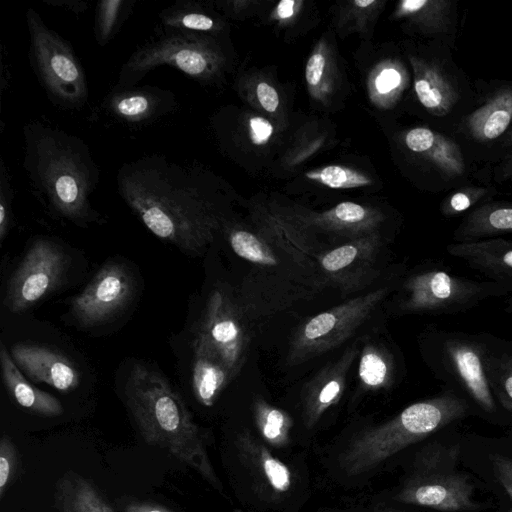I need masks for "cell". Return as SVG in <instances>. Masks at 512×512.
Here are the masks:
<instances>
[{"label": "cell", "instance_id": "obj_1", "mask_svg": "<svg viewBox=\"0 0 512 512\" xmlns=\"http://www.w3.org/2000/svg\"><path fill=\"white\" fill-rule=\"evenodd\" d=\"M116 180L148 230L183 253L202 254L224 223L217 183L198 166L153 154L124 163Z\"/></svg>", "mask_w": 512, "mask_h": 512}, {"label": "cell", "instance_id": "obj_2", "mask_svg": "<svg viewBox=\"0 0 512 512\" xmlns=\"http://www.w3.org/2000/svg\"><path fill=\"white\" fill-rule=\"evenodd\" d=\"M23 137V167L47 207L78 226L101 221L90 201L100 172L87 143L39 120L25 124Z\"/></svg>", "mask_w": 512, "mask_h": 512}, {"label": "cell", "instance_id": "obj_3", "mask_svg": "<svg viewBox=\"0 0 512 512\" xmlns=\"http://www.w3.org/2000/svg\"><path fill=\"white\" fill-rule=\"evenodd\" d=\"M126 404L146 442L160 446L221 490L201 429L180 395L154 369L135 363L125 385Z\"/></svg>", "mask_w": 512, "mask_h": 512}, {"label": "cell", "instance_id": "obj_4", "mask_svg": "<svg viewBox=\"0 0 512 512\" xmlns=\"http://www.w3.org/2000/svg\"><path fill=\"white\" fill-rule=\"evenodd\" d=\"M469 410L468 402L450 389L415 402L391 420L361 432L342 454L341 467L348 476L366 473L407 446L464 418Z\"/></svg>", "mask_w": 512, "mask_h": 512}, {"label": "cell", "instance_id": "obj_5", "mask_svg": "<svg viewBox=\"0 0 512 512\" xmlns=\"http://www.w3.org/2000/svg\"><path fill=\"white\" fill-rule=\"evenodd\" d=\"M412 48L407 60L416 104L427 125L450 135L474 104V81L454 60L450 47L424 41Z\"/></svg>", "mask_w": 512, "mask_h": 512}, {"label": "cell", "instance_id": "obj_6", "mask_svg": "<svg viewBox=\"0 0 512 512\" xmlns=\"http://www.w3.org/2000/svg\"><path fill=\"white\" fill-rule=\"evenodd\" d=\"M492 334L434 329L423 336L422 350L433 374L469 406L487 414L497 411L487 371Z\"/></svg>", "mask_w": 512, "mask_h": 512}, {"label": "cell", "instance_id": "obj_7", "mask_svg": "<svg viewBox=\"0 0 512 512\" xmlns=\"http://www.w3.org/2000/svg\"><path fill=\"white\" fill-rule=\"evenodd\" d=\"M227 64L217 38L185 30L164 29L138 47L122 65L116 87H132L151 70L171 66L201 84L216 83Z\"/></svg>", "mask_w": 512, "mask_h": 512}, {"label": "cell", "instance_id": "obj_8", "mask_svg": "<svg viewBox=\"0 0 512 512\" xmlns=\"http://www.w3.org/2000/svg\"><path fill=\"white\" fill-rule=\"evenodd\" d=\"M506 295H511V291L501 284L462 277L433 262L404 278L397 310L404 314L454 315L471 310L490 298Z\"/></svg>", "mask_w": 512, "mask_h": 512}, {"label": "cell", "instance_id": "obj_9", "mask_svg": "<svg viewBox=\"0 0 512 512\" xmlns=\"http://www.w3.org/2000/svg\"><path fill=\"white\" fill-rule=\"evenodd\" d=\"M26 23L30 64L48 99L62 109H81L88 100V83L73 48L32 8L26 11Z\"/></svg>", "mask_w": 512, "mask_h": 512}, {"label": "cell", "instance_id": "obj_10", "mask_svg": "<svg viewBox=\"0 0 512 512\" xmlns=\"http://www.w3.org/2000/svg\"><path fill=\"white\" fill-rule=\"evenodd\" d=\"M474 87V104L450 136L471 163L492 167L512 128V80L477 79Z\"/></svg>", "mask_w": 512, "mask_h": 512}, {"label": "cell", "instance_id": "obj_11", "mask_svg": "<svg viewBox=\"0 0 512 512\" xmlns=\"http://www.w3.org/2000/svg\"><path fill=\"white\" fill-rule=\"evenodd\" d=\"M400 141L421 184L431 192H450L476 181H491L490 172L471 163L447 133L427 124L406 129Z\"/></svg>", "mask_w": 512, "mask_h": 512}, {"label": "cell", "instance_id": "obj_12", "mask_svg": "<svg viewBox=\"0 0 512 512\" xmlns=\"http://www.w3.org/2000/svg\"><path fill=\"white\" fill-rule=\"evenodd\" d=\"M459 447H438L422 453L414 474L395 499L399 502L444 512L477 511L481 503L473 499L475 487L468 476L454 470Z\"/></svg>", "mask_w": 512, "mask_h": 512}, {"label": "cell", "instance_id": "obj_13", "mask_svg": "<svg viewBox=\"0 0 512 512\" xmlns=\"http://www.w3.org/2000/svg\"><path fill=\"white\" fill-rule=\"evenodd\" d=\"M390 292L389 286L379 287L306 319L297 327L290 340L288 364H303L343 344Z\"/></svg>", "mask_w": 512, "mask_h": 512}, {"label": "cell", "instance_id": "obj_14", "mask_svg": "<svg viewBox=\"0 0 512 512\" xmlns=\"http://www.w3.org/2000/svg\"><path fill=\"white\" fill-rule=\"evenodd\" d=\"M68 263L58 244L43 238L36 240L8 282L6 308L20 313L43 300L62 284Z\"/></svg>", "mask_w": 512, "mask_h": 512}, {"label": "cell", "instance_id": "obj_15", "mask_svg": "<svg viewBox=\"0 0 512 512\" xmlns=\"http://www.w3.org/2000/svg\"><path fill=\"white\" fill-rule=\"evenodd\" d=\"M135 279L128 267L118 261L105 264L70 305L72 318L81 327L106 323L131 302Z\"/></svg>", "mask_w": 512, "mask_h": 512}, {"label": "cell", "instance_id": "obj_16", "mask_svg": "<svg viewBox=\"0 0 512 512\" xmlns=\"http://www.w3.org/2000/svg\"><path fill=\"white\" fill-rule=\"evenodd\" d=\"M197 334L217 352L233 379L247 358L250 336L243 309L224 290H214L206 303Z\"/></svg>", "mask_w": 512, "mask_h": 512}, {"label": "cell", "instance_id": "obj_17", "mask_svg": "<svg viewBox=\"0 0 512 512\" xmlns=\"http://www.w3.org/2000/svg\"><path fill=\"white\" fill-rule=\"evenodd\" d=\"M382 245L378 232L322 251L317 263L326 282L343 294H350L365 288L377 277Z\"/></svg>", "mask_w": 512, "mask_h": 512}, {"label": "cell", "instance_id": "obj_18", "mask_svg": "<svg viewBox=\"0 0 512 512\" xmlns=\"http://www.w3.org/2000/svg\"><path fill=\"white\" fill-rule=\"evenodd\" d=\"M103 109L112 119L125 125L138 126L176 110L175 94L156 86H114L105 96Z\"/></svg>", "mask_w": 512, "mask_h": 512}, {"label": "cell", "instance_id": "obj_19", "mask_svg": "<svg viewBox=\"0 0 512 512\" xmlns=\"http://www.w3.org/2000/svg\"><path fill=\"white\" fill-rule=\"evenodd\" d=\"M394 17L404 21L407 30L425 42L456 48L459 31L458 2L455 0H402Z\"/></svg>", "mask_w": 512, "mask_h": 512}, {"label": "cell", "instance_id": "obj_20", "mask_svg": "<svg viewBox=\"0 0 512 512\" xmlns=\"http://www.w3.org/2000/svg\"><path fill=\"white\" fill-rule=\"evenodd\" d=\"M293 217L308 230L317 229L348 241L378 233L384 221L379 210L351 201L323 212H297Z\"/></svg>", "mask_w": 512, "mask_h": 512}, {"label": "cell", "instance_id": "obj_21", "mask_svg": "<svg viewBox=\"0 0 512 512\" xmlns=\"http://www.w3.org/2000/svg\"><path fill=\"white\" fill-rule=\"evenodd\" d=\"M16 365L37 382L46 383L61 392H69L80 383V373L65 355L44 346L16 344L11 349Z\"/></svg>", "mask_w": 512, "mask_h": 512}, {"label": "cell", "instance_id": "obj_22", "mask_svg": "<svg viewBox=\"0 0 512 512\" xmlns=\"http://www.w3.org/2000/svg\"><path fill=\"white\" fill-rule=\"evenodd\" d=\"M447 253L462 259L471 269L490 281L508 288L512 295V240L494 237L468 242H453Z\"/></svg>", "mask_w": 512, "mask_h": 512}, {"label": "cell", "instance_id": "obj_23", "mask_svg": "<svg viewBox=\"0 0 512 512\" xmlns=\"http://www.w3.org/2000/svg\"><path fill=\"white\" fill-rule=\"evenodd\" d=\"M358 355L359 348L356 343L346 349L340 358L319 371L308 383L303 397L304 419L308 428L313 427L341 399L349 369Z\"/></svg>", "mask_w": 512, "mask_h": 512}, {"label": "cell", "instance_id": "obj_24", "mask_svg": "<svg viewBox=\"0 0 512 512\" xmlns=\"http://www.w3.org/2000/svg\"><path fill=\"white\" fill-rule=\"evenodd\" d=\"M234 380L229 369L199 334L193 342L192 388L197 401L203 406H212L224 388Z\"/></svg>", "mask_w": 512, "mask_h": 512}, {"label": "cell", "instance_id": "obj_25", "mask_svg": "<svg viewBox=\"0 0 512 512\" xmlns=\"http://www.w3.org/2000/svg\"><path fill=\"white\" fill-rule=\"evenodd\" d=\"M512 235V200L493 199L463 216L453 231L454 242Z\"/></svg>", "mask_w": 512, "mask_h": 512}, {"label": "cell", "instance_id": "obj_26", "mask_svg": "<svg viewBox=\"0 0 512 512\" xmlns=\"http://www.w3.org/2000/svg\"><path fill=\"white\" fill-rule=\"evenodd\" d=\"M0 365L4 385L19 406L46 417L63 413V407L57 398L34 387L25 379L4 345L0 349Z\"/></svg>", "mask_w": 512, "mask_h": 512}, {"label": "cell", "instance_id": "obj_27", "mask_svg": "<svg viewBox=\"0 0 512 512\" xmlns=\"http://www.w3.org/2000/svg\"><path fill=\"white\" fill-rule=\"evenodd\" d=\"M162 28L185 30L217 37L224 30V22L201 3L179 0L159 13Z\"/></svg>", "mask_w": 512, "mask_h": 512}, {"label": "cell", "instance_id": "obj_28", "mask_svg": "<svg viewBox=\"0 0 512 512\" xmlns=\"http://www.w3.org/2000/svg\"><path fill=\"white\" fill-rule=\"evenodd\" d=\"M410 83V74L398 59H386L378 63L367 80L371 102L379 108L389 109L396 105Z\"/></svg>", "mask_w": 512, "mask_h": 512}, {"label": "cell", "instance_id": "obj_29", "mask_svg": "<svg viewBox=\"0 0 512 512\" xmlns=\"http://www.w3.org/2000/svg\"><path fill=\"white\" fill-rule=\"evenodd\" d=\"M487 371L497 402L512 415V342L492 336Z\"/></svg>", "mask_w": 512, "mask_h": 512}, {"label": "cell", "instance_id": "obj_30", "mask_svg": "<svg viewBox=\"0 0 512 512\" xmlns=\"http://www.w3.org/2000/svg\"><path fill=\"white\" fill-rule=\"evenodd\" d=\"M242 455L249 458L253 468L276 493L287 492L292 483L289 468L263 445L244 434L239 440Z\"/></svg>", "mask_w": 512, "mask_h": 512}, {"label": "cell", "instance_id": "obj_31", "mask_svg": "<svg viewBox=\"0 0 512 512\" xmlns=\"http://www.w3.org/2000/svg\"><path fill=\"white\" fill-rule=\"evenodd\" d=\"M358 364V377L364 390L377 391L392 385L395 365L386 348L375 343H366L359 354Z\"/></svg>", "mask_w": 512, "mask_h": 512}, {"label": "cell", "instance_id": "obj_32", "mask_svg": "<svg viewBox=\"0 0 512 512\" xmlns=\"http://www.w3.org/2000/svg\"><path fill=\"white\" fill-rule=\"evenodd\" d=\"M57 502L60 512H114L89 481L75 475L60 481Z\"/></svg>", "mask_w": 512, "mask_h": 512}, {"label": "cell", "instance_id": "obj_33", "mask_svg": "<svg viewBox=\"0 0 512 512\" xmlns=\"http://www.w3.org/2000/svg\"><path fill=\"white\" fill-rule=\"evenodd\" d=\"M305 80L310 95L325 103L333 94L336 67L332 51L325 40L314 47L305 67Z\"/></svg>", "mask_w": 512, "mask_h": 512}, {"label": "cell", "instance_id": "obj_34", "mask_svg": "<svg viewBox=\"0 0 512 512\" xmlns=\"http://www.w3.org/2000/svg\"><path fill=\"white\" fill-rule=\"evenodd\" d=\"M498 195L496 186L490 181H476L447 193L439 210L446 218L466 215L473 209L495 199Z\"/></svg>", "mask_w": 512, "mask_h": 512}, {"label": "cell", "instance_id": "obj_35", "mask_svg": "<svg viewBox=\"0 0 512 512\" xmlns=\"http://www.w3.org/2000/svg\"><path fill=\"white\" fill-rule=\"evenodd\" d=\"M254 419L261 436L274 447H283L289 441L293 420L284 410L262 398L253 403Z\"/></svg>", "mask_w": 512, "mask_h": 512}, {"label": "cell", "instance_id": "obj_36", "mask_svg": "<svg viewBox=\"0 0 512 512\" xmlns=\"http://www.w3.org/2000/svg\"><path fill=\"white\" fill-rule=\"evenodd\" d=\"M136 0H102L97 3L94 35L99 46H106L120 31L134 9Z\"/></svg>", "mask_w": 512, "mask_h": 512}, {"label": "cell", "instance_id": "obj_37", "mask_svg": "<svg viewBox=\"0 0 512 512\" xmlns=\"http://www.w3.org/2000/svg\"><path fill=\"white\" fill-rule=\"evenodd\" d=\"M306 178L332 189H350L372 184V180L358 170L342 165H327L313 169Z\"/></svg>", "mask_w": 512, "mask_h": 512}, {"label": "cell", "instance_id": "obj_38", "mask_svg": "<svg viewBox=\"0 0 512 512\" xmlns=\"http://www.w3.org/2000/svg\"><path fill=\"white\" fill-rule=\"evenodd\" d=\"M13 190L11 177L3 159L0 162V243L7 237L12 225Z\"/></svg>", "mask_w": 512, "mask_h": 512}, {"label": "cell", "instance_id": "obj_39", "mask_svg": "<svg viewBox=\"0 0 512 512\" xmlns=\"http://www.w3.org/2000/svg\"><path fill=\"white\" fill-rule=\"evenodd\" d=\"M383 4V1L376 0H355L348 2L341 23L346 26L352 25L353 29L362 30L363 25L380 11Z\"/></svg>", "mask_w": 512, "mask_h": 512}, {"label": "cell", "instance_id": "obj_40", "mask_svg": "<svg viewBox=\"0 0 512 512\" xmlns=\"http://www.w3.org/2000/svg\"><path fill=\"white\" fill-rule=\"evenodd\" d=\"M19 466L18 453L9 436L3 435L0 441V498L13 481Z\"/></svg>", "mask_w": 512, "mask_h": 512}, {"label": "cell", "instance_id": "obj_41", "mask_svg": "<svg viewBox=\"0 0 512 512\" xmlns=\"http://www.w3.org/2000/svg\"><path fill=\"white\" fill-rule=\"evenodd\" d=\"M248 133L254 145H265L271 139L274 133V127L267 119L261 116H253L248 122Z\"/></svg>", "mask_w": 512, "mask_h": 512}, {"label": "cell", "instance_id": "obj_42", "mask_svg": "<svg viewBox=\"0 0 512 512\" xmlns=\"http://www.w3.org/2000/svg\"><path fill=\"white\" fill-rule=\"evenodd\" d=\"M490 459L498 481L512 499V459L500 454H493Z\"/></svg>", "mask_w": 512, "mask_h": 512}, {"label": "cell", "instance_id": "obj_43", "mask_svg": "<svg viewBox=\"0 0 512 512\" xmlns=\"http://www.w3.org/2000/svg\"><path fill=\"white\" fill-rule=\"evenodd\" d=\"M256 98L262 107L268 113H275L280 105L279 94L277 90L266 81H260L255 89Z\"/></svg>", "mask_w": 512, "mask_h": 512}, {"label": "cell", "instance_id": "obj_44", "mask_svg": "<svg viewBox=\"0 0 512 512\" xmlns=\"http://www.w3.org/2000/svg\"><path fill=\"white\" fill-rule=\"evenodd\" d=\"M490 177L493 184L512 181V150L490 168Z\"/></svg>", "mask_w": 512, "mask_h": 512}, {"label": "cell", "instance_id": "obj_45", "mask_svg": "<svg viewBox=\"0 0 512 512\" xmlns=\"http://www.w3.org/2000/svg\"><path fill=\"white\" fill-rule=\"evenodd\" d=\"M302 4V1L282 0L277 4L272 15L281 22L290 20L298 13Z\"/></svg>", "mask_w": 512, "mask_h": 512}, {"label": "cell", "instance_id": "obj_46", "mask_svg": "<svg viewBox=\"0 0 512 512\" xmlns=\"http://www.w3.org/2000/svg\"><path fill=\"white\" fill-rule=\"evenodd\" d=\"M46 5L60 7L73 12L76 16L81 15L89 8V2L85 0H41Z\"/></svg>", "mask_w": 512, "mask_h": 512}, {"label": "cell", "instance_id": "obj_47", "mask_svg": "<svg viewBox=\"0 0 512 512\" xmlns=\"http://www.w3.org/2000/svg\"><path fill=\"white\" fill-rule=\"evenodd\" d=\"M124 512H175L162 505L148 502H130L126 504Z\"/></svg>", "mask_w": 512, "mask_h": 512}, {"label": "cell", "instance_id": "obj_48", "mask_svg": "<svg viewBox=\"0 0 512 512\" xmlns=\"http://www.w3.org/2000/svg\"><path fill=\"white\" fill-rule=\"evenodd\" d=\"M511 150H512V128L503 143V147H502L503 157Z\"/></svg>", "mask_w": 512, "mask_h": 512}, {"label": "cell", "instance_id": "obj_49", "mask_svg": "<svg viewBox=\"0 0 512 512\" xmlns=\"http://www.w3.org/2000/svg\"><path fill=\"white\" fill-rule=\"evenodd\" d=\"M505 311L508 313H512V295H510V297L506 301Z\"/></svg>", "mask_w": 512, "mask_h": 512}, {"label": "cell", "instance_id": "obj_50", "mask_svg": "<svg viewBox=\"0 0 512 512\" xmlns=\"http://www.w3.org/2000/svg\"><path fill=\"white\" fill-rule=\"evenodd\" d=\"M377 512H401V511L392 509V508H381V509L377 510Z\"/></svg>", "mask_w": 512, "mask_h": 512}, {"label": "cell", "instance_id": "obj_51", "mask_svg": "<svg viewBox=\"0 0 512 512\" xmlns=\"http://www.w3.org/2000/svg\"><path fill=\"white\" fill-rule=\"evenodd\" d=\"M511 417H512V415H511Z\"/></svg>", "mask_w": 512, "mask_h": 512}]
</instances>
